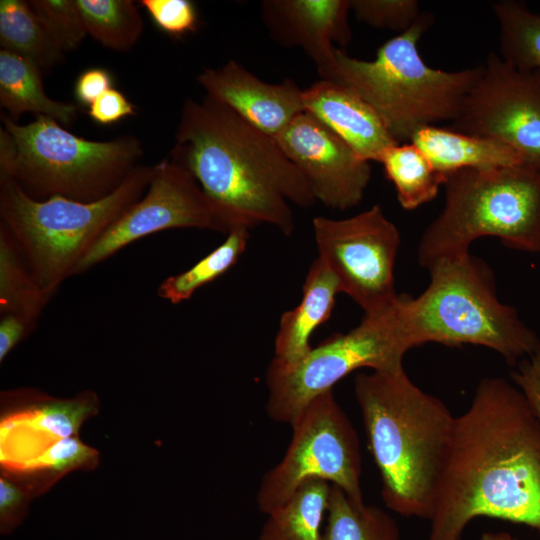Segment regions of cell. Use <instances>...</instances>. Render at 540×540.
Listing matches in <instances>:
<instances>
[{
  "mask_svg": "<svg viewBox=\"0 0 540 540\" xmlns=\"http://www.w3.org/2000/svg\"><path fill=\"white\" fill-rule=\"evenodd\" d=\"M446 177L464 169L486 170L524 165L512 147L492 138L438 125L418 130L409 141Z\"/></svg>",
  "mask_w": 540,
  "mask_h": 540,
  "instance_id": "ffe728a7",
  "label": "cell"
},
{
  "mask_svg": "<svg viewBox=\"0 0 540 540\" xmlns=\"http://www.w3.org/2000/svg\"><path fill=\"white\" fill-rule=\"evenodd\" d=\"M0 45L3 50L32 61L42 72L65 60V53L51 38L29 1H0Z\"/></svg>",
  "mask_w": 540,
  "mask_h": 540,
  "instance_id": "cb8c5ba5",
  "label": "cell"
},
{
  "mask_svg": "<svg viewBox=\"0 0 540 540\" xmlns=\"http://www.w3.org/2000/svg\"><path fill=\"white\" fill-rule=\"evenodd\" d=\"M323 540H401L393 517L374 505L356 503L331 485Z\"/></svg>",
  "mask_w": 540,
  "mask_h": 540,
  "instance_id": "4316f807",
  "label": "cell"
},
{
  "mask_svg": "<svg viewBox=\"0 0 540 540\" xmlns=\"http://www.w3.org/2000/svg\"><path fill=\"white\" fill-rule=\"evenodd\" d=\"M50 299L12 236L0 224V315H18L35 327Z\"/></svg>",
  "mask_w": 540,
  "mask_h": 540,
  "instance_id": "484cf974",
  "label": "cell"
},
{
  "mask_svg": "<svg viewBox=\"0 0 540 540\" xmlns=\"http://www.w3.org/2000/svg\"><path fill=\"white\" fill-rule=\"evenodd\" d=\"M1 120L0 175L13 178L37 200L102 199L126 180L143 156L141 141L130 134L93 141L45 116L25 125L6 113Z\"/></svg>",
  "mask_w": 540,
  "mask_h": 540,
  "instance_id": "8992f818",
  "label": "cell"
},
{
  "mask_svg": "<svg viewBox=\"0 0 540 540\" xmlns=\"http://www.w3.org/2000/svg\"><path fill=\"white\" fill-rule=\"evenodd\" d=\"M175 228H196L228 234V229L194 176L165 158L153 165L144 195L97 240L75 275L105 261L143 237Z\"/></svg>",
  "mask_w": 540,
  "mask_h": 540,
  "instance_id": "4fadbf2b",
  "label": "cell"
},
{
  "mask_svg": "<svg viewBox=\"0 0 540 540\" xmlns=\"http://www.w3.org/2000/svg\"><path fill=\"white\" fill-rule=\"evenodd\" d=\"M135 114V106L115 88L103 93L88 109L90 118L101 125H111Z\"/></svg>",
  "mask_w": 540,
  "mask_h": 540,
  "instance_id": "d590c367",
  "label": "cell"
},
{
  "mask_svg": "<svg viewBox=\"0 0 540 540\" xmlns=\"http://www.w3.org/2000/svg\"><path fill=\"white\" fill-rule=\"evenodd\" d=\"M481 516L540 531V420L499 377L481 379L454 419L428 540H461Z\"/></svg>",
  "mask_w": 540,
  "mask_h": 540,
  "instance_id": "6da1fadb",
  "label": "cell"
},
{
  "mask_svg": "<svg viewBox=\"0 0 540 540\" xmlns=\"http://www.w3.org/2000/svg\"><path fill=\"white\" fill-rule=\"evenodd\" d=\"M275 140L301 172L316 201L338 210L361 202L371 177L370 162L320 120L302 112Z\"/></svg>",
  "mask_w": 540,
  "mask_h": 540,
  "instance_id": "9a60e30c",
  "label": "cell"
},
{
  "mask_svg": "<svg viewBox=\"0 0 540 540\" xmlns=\"http://www.w3.org/2000/svg\"><path fill=\"white\" fill-rule=\"evenodd\" d=\"M331 484L305 482L283 505L267 514L258 540H323Z\"/></svg>",
  "mask_w": 540,
  "mask_h": 540,
  "instance_id": "7402d4cb",
  "label": "cell"
},
{
  "mask_svg": "<svg viewBox=\"0 0 540 540\" xmlns=\"http://www.w3.org/2000/svg\"><path fill=\"white\" fill-rule=\"evenodd\" d=\"M302 98L304 112L324 123L368 162H379L398 143L373 107L344 84L322 79L303 90Z\"/></svg>",
  "mask_w": 540,
  "mask_h": 540,
  "instance_id": "ac0fdd59",
  "label": "cell"
},
{
  "mask_svg": "<svg viewBox=\"0 0 540 540\" xmlns=\"http://www.w3.org/2000/svg\"><path fill=\"white\" fill-rule=\"evenodd\" d=\"M99 463V451L84 443L79 435H73L58 441L22 466L0 473L20 485L34 499L49 491L67 474L94 470Z\"/></svg>",
  "mask_w": 540,
  "mask_h": 540,
  "instance_id": "603a6c76",
  "label": "cell"
},
{
  "mask_svg": "<svg viewBox=\"0 0 540 540\" xmlns=\"http://www.w3.org/2000/svg\"><path fill=\"white\" fill-rule=\"evenodd\" d=\"M354 393L385 506L430 520L455 416L404 368L357 374Z\"/></svg>",
  "mask_w": 540,
  "mask_h": 540,
  "instance_id": "3957f363",
  "label": "cell"
},
{
  "mask_svg": "<svg viewBox=\"0 0 540 540\" xmlns=\"http://www.w3.org/2000/svg\"><path fill=\"white\" fill-rule=\"evenodd\" d=\"M450 129L498 140L540 171V71H522L488 54Z\"/></svg>",
  "mask_w": 540,
  "mask_h": 540,
  "instance_id": "7c38bea8",
  "label": "cell"
},
{
  "mask_svg": "<svg viewBox=\"0 0 540 540\" xmlns=\"http://www.w3.org/2000/svg\"><path fill=\"white\" fill-rule=\"evenodd\" d=\"M433 21L430 12H422L408 30L382 44L372 60L336 49L323 77L357 92L398 143L409 142L424 127L454 121L480 74V65L444 71L425 63L418 43Z\"/></svg>",
  "mask_w": 540,
  "mask_h": 540,
  "instance_id": "277c9868",
  "label": "cell"
},
{
  "mask_svg": "<svg viewBox=\"0 0 540 540\" xmlns=\"http://www.w3.org/2000/svg\"><path fill=\"white\" fill-rule=\"evenodd\" d=\"M35 327L15 314L0 315V362L26 338Z\"/></svg>",
  "mask_w": 540,
  "mask_h": 540,
  "instance_id": "74e56055",
  "label": "cell"
},
{
  "mask_svg": "<svg viewBox=\"0 0 540 540\" xmlns=\"http://www.w3.org/2000/svg\"><path fill=\"white\" fill-rule=\"evenodd\" d=\"M440 214L425 229L418 262L469 253L482 237L513 249L540 253V171L528 165L449 174Z\"/></svg>",
  "mask_w": 540,
  "mask_h": 540,
  "instance_id": "ba28073f",
  "label": "cell"
},
{
  "mask_svg": "<svg viewBox=\"0 0 540 540\" xmlns=\"http://www.w3.org/2000/svg\"><path fill=\"white\" fill-rule=\"evenodd\" d=\"M379 163L395 187L399 204L406 210L432 201L446 182L447 177L411 142L390 146Z\"/></svg>",
  "mask_w": 540,
  "mask_h": 540,
  "instance_id": "d4e9b609",
  "label": "cell"
},
{
  "mask_svg": "<svg viewBox=\"0 0 540 540\" xmlns=\"http://www.w3.org/2000/svg\"><path fill=\"white\" fill-rule=\"evenodd\" d=\"M42 71L32 61L0 50V105L16 121L26 112L71 126L79 116L77 105L51 99L42 83Z\"/></svg>",
  "mask_w": 540,
  "mask_h": 540,
  "instance_id": "44dd1931",
  "label": "cell"
},
{
  "mask_svg": "<svg viewBox=\"0 0 540 540\" xmlns=\"http://www.w3.org/2000/svg\"><path fill=\"white\" fill-rule=\"evenodd\" d=\"M29 4L64 53L75 51L88 35L77 0H30Z\"/></svg>",
  "mask_w": 540,
  "mask_h": 540,
  "instance_id": "4dcf8cb0",
  "label": "cell"
},
{
  "mask_svg": "<svg viewBox=\"0 0 540 540\" xmlns=\"http://www.w3.org/2000/svg\"><path fill=\"white\" fill-rule=\"evenodd\" d=\"M355 18L371 27L402 33L420 17L417 0H350Z\"/></svg>",
  "mask_w": 540,
  "mask_h": 540,
  "instance_id": "1f68e13d",
  "label": "cell"
},
{
  "mask_svg": "<svg viewBox=\"0 0 540 540\" xmlns=\"http://www.w3.org/2000/svg\"><path fill=\"white\" fill-rule=\"evenodd\" d=\"M430 282L417 297L404 294L403 308L417 346L434 342L446 346L472 344L497 352L511 365L529 357L540 339L502 303L494 273L470 253L430 263Z\"/></svg>",
  "mask_w": 540,
  "mask_h": 540,
  "instance_id": "5b68a950",
  "label": "cell"
},
{
  "mask_svg": "<svg viewBox=\"0 0 540 540\" xmlns=\"http://www.w3.org/2000/svg\"><path fill=\"white\" fill-rule=\"evenodd\" d=\"M248 240L249 228H234L217 248L192 267L165 278L157 289L158 296L172 304L189 300L197 289L217 279L237 263L247 248Z\"/></svg>",
  "mask_w": 540,
  "mask_h": 540,
  "instance_id": "f1b7e54d",
  "label": "cell"
},
{
  "mask_svg": "<svg viewBox=\"0 0 540 540\" xmlns=\"http://www.w3.org/2000/svg\"><path fill=\"white\" fill-rule=\"evenodd\" d=\"M110 72L101 67H93L83 71L77 78L74 93L77 101L90 106L103 93L113 88Z\"/></svg>",
  "mask_w": 540,
  "mask_h": 540,
  "instance_id": "8d00e7d4",
  "label": "cell"
},
{
  "mask_svg": "<svg viewBox=\"0 0 540 540\" xmlns=\"http://www.w3.org/2000/svg\"><path fill=\"white\" fill-rule=\"evenodd\" d=\"M31 496L17 483L0 475V533L12 534L29 513Z\"/></svg>",
  "mask_w": 540,
  "mask_h": 540,
  "instance_id": "836d02e7",
  "label": "cell"
},
{
  "mask_svg": "<svg viewBox=\"0 0 540 540\" xmlns=\"http://www.w3.org/2000/svg\"><path fill=\"white\" fill-rule=\"evenodd\" d=\"M261 9L271 36L284 46L302 48L322 78L334 61V43L346 46L352 37L350 0H267Z\"/></svg>",
  "mask_w": 540,
  "mask_h": 540,
  "instance_id": "e0dca14e",
  "label": "cell"
},
{
  "mask_svg": "<svg viewBox=\"0 0 540 540\" xmlns=\"http://www.w3.org/2000/svg\"><path fill=\"white\" fill-rule=\"evenodd\" d=\"M292 436L281 460L262 476L256 502L267 515L307 481L323 480L364 503L357 432L333 389L313 398L290 424Z\"/></svg>",
  "mask_w": 540,
  "mask_h": 540,
  "instance_id": "30bf717a",
  "label": "cell"
},
{
  "mask_svg": "<svg viewBox=\"0 0 540 540\" xmlns=\"http://www.w3.org/2000/svg\"><path fill=\"white\" fill-rule=\"evenodd\" d=\"M312 224L317 257L336 277L340 292L364 314L385 310L396 301L394 266L401 238L379 205L345 219L318 216Z\"/></svg>",
  "mask_w": 540,
  "mask_h": 540,
  "instance_id": "8fae6325",
  "label": "cell"
},
{
  "mask_svg": "<svg viewBox=\"0 0 540 540\" xmlns=\"http://www.w3.org/2000/svg\"><path fill=\"white\" fill-rule=\"evenodd\" d=\"M499 26V56L522 71H540V15L525 3L500 0L492 5Z\"/></svg>",
  "mask_w": 540,
  "mask_h": 540,
  "instance_id": "83f0119b",
  "label": "cell"
},
{
  "mask_svg": "<svg viewBox=\"0 0 540 540\" xmlns=\"http://www.w3.org/2000/svg\"><path fill=\"white\" fill-rule=\"evenodd\" d=\"M516 366L510 376L540 420V344L533 354L519 361Z\"/></svg>",
  "mask_w": 540,
  "mask_h": 540,
  "instance_id": "e575fe53",
  "label": "cell"
},
{
  "mask_svg": "<svg viewBox=\"0 0 540 540\" xmlns=\"http://www.w3.org/2000/svg\"><path fill=\"white\" fill-rule=\"evenodd\" d=\"M416 347L403 308V294L387 309L364 314L347 333H336L313 347L297 364L269 363L265 410L277 423L290 425L316 396L361 368L391 371L403 368V357Z\"/></svg>",
  "mask_w": 540,
  "mask_h": 540,
  "instance_id": "9c48e42d",
  "label": "cell"
},
{
  "mask_svg": "<svg viewBox=\"0 0 540 540\" xmlns=\"http://www.w3.org/2000/svg\"><path fill=\"white\" fill-rule=\"evenodd\" d=\"M170 159L194 176L228 233L268 224L290 236V203L309 208L316 202L274 137L208 95L185 101Z\"/></svg>",
  "mask_w": 540,
  "mask_h": 540,
  "instance_id": "7a4b0ae2",
  "label": "cell"
},
{
  "mask_svg": "<svg viewBox=\"0 0 540 540\" xmlns=\"http://www.w3.org/2000/svg\"><path fill=\"white\" fill-rule=\"evenodd\" d=\"M100 399L91 390L68 398L32 387L0 393V467L16 469L58 441L79 435L83 423L96 416Z\"/></svg>",
  "mask_w": 540,
  "mask_h": 540,
  "instance_id": "5bb4252c",
  "label": "cell"
},
{
  "mask_svg": "<svg viewBox=\"0 0 540 540\" xmlns=\"http://www.w3.org/2000/svg\"><path fill=\"white\" fill-rule=\"evenodd\" d=\"M152 168L139 165L115 191L91 202L63 196L37 200L13 178L0 175V224L50 298L75 275L100 236L144 195Z\"/></svg>",
  "mask_w": 540,
  "mask_h": 540,
  "instance_id": "52a82bcc",
  "label": "cell"
},
{
  "mask_svg": "<svg viewBox=\"0 0 540 540\" xmlns=\"http://www.w3.org/2000/svg\"><path fill=\"white\" fill-rule=\"evenodd\" d=\"M87 33L102 46L128 51L140 39L144 22L131 0H77Z\"/></svg>",
  "mask_w": 540,
  "mask_h": 540,
  "instance_id": "f546056e",
  "label": "cell"
},
{
  "mask_svg": "<svg viewBox=\"0 0 540 540\" xmlns=\"http://www.w3.org/2000/svg\"><path fill=\"white\" fill-rule=\"evenodd\" d=\"M479 540H518V539L512 536L508 532L500 531V532H485L480 536Z\"/></svg>",
  "mask_w": 540,
  "mask_h": 540,
  "instance_id": "f35d334b",
  "label": "cell"
},
{
  "mask_svg": "<svg viewBox=\"0 0 540 540\" xmlns=\"http://www.w3.org/2000/svg\"><path fill=\"white\" fill-rule=\"evenodd\" d=\"M339 283L320 259L316 258L307 272L300 303L285 311L274 341L273 360L291 366L302 361L312 350V333L331 316Z\"/></svg>",
  "mask_w": 540,
  "mask_h": 540,
  "instance_id": "d6986e66",
  "label": "cell"
},
{
  "mask_svg": "<svg viewBox=\"0 0 540 540\" xmlns=\"http://www.w3.org/2000/svg\"><path fill=\"white\" fill-rule=\"evenodd\" d=\"M155 25L168 35L181 37L197 28L195 5L188 0H141Z\"/></svg>",
  "mask_w": 540,
  "mask_h": 540,
  "instance_id": "d6a6232c",
  "label": "cell"
},
{
  "mask_svg": "<svg viewBox=\"0 0 540 540\" xmlns=\"http://www.w3.org/2000/svg\"><path fill=\"white\" fill-rule=\"evenodd\" d=\"M196 80L206 95L274 138L304 112L303 90L292 79L267 83L234 60L218 68H205Z\"/></svg>",
  "mask_w": 540,
  "mask_h": 540,
  "instance_id": "2e32d148",
  "label": "cell"
}]
</instances>
